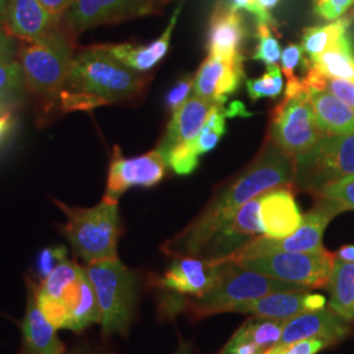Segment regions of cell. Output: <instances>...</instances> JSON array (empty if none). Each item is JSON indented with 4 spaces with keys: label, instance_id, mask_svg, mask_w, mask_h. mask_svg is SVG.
Here are the masks:
<instances>
[{
    "label": "cell",
    "instance_id": "obj_1",
    "mask_svg": "<svg viewBox=\"0 0 354 354\" xmlns=\"http://www.w3.org/2000/svg\"><path fill=\"white\" fill-rule=\"evenodd\" d=\"M292 159L270 140L252 165L221 190L200 216L176 238L167 241L168 256L203 257L212 241L226 228L241 206L266 190L292 185Z\"/></svg>",
    "mask_w": 354,
    "mask_h": 354
},
{
    "label": "cell",
    "instance_id": "obj_2",
    "mask_svg": "<svg viewBox=\"0 0 354 354\" xmlns=\"http://www.w3.org/2000/svg\"><path fill=\"white\" fill-rule=\"evenodd\" d=\"M38 306L57 329L80 332L100 323V310L86 268L66 260L50 274L35 282Z\"/></svg>",
    "mask_w": 354,
    "mask_h": 354
},
{
    "label": "cell",
    "instance_id": "obj_3",
    "mask_svg": "<svg viewBox=\"0 0 354 354\" xmlns=\"http://www.w3.org/2000/svg\"><path fill=\"white\" fill-rule=\"evenodd\" d=\"M145 86V76L117 61L100 45L76 55L62 89L87 95L106 105L138 96Z\"/></svg>",
    "mask_w": 354,
    "mask_h": 354
},
{
    "label": "cell",
    "instance_id": "obj_4",
    "mask_svg": "<svg viewBox=\"0 0 354 354\" xmlns=\"http://www.w3.org/2000/svg\"><path fill=\"white\" fill-rule=\"evenodd\" d=\"M310 290L304 286L270 279L256 270L241 266L232 259L222 260V273L214 286L198 298H184L178 304V313L187 306L197 319L221 313H234L241 306L256 301L276 291Z\"/></svg>",
    "mask_w": 354,
    "mask_h": 354
},
{
    "label": "cell",
    "instance_id": "obj_5",
    "mask_svg": "<svg viewBox=\"0 0 354 354\" xmlns=\"http://www.w3.org/2000/svg\"><path fill=\"white\" fill-rule=\"evenodd\" d=\"M67 216L64 238L87 264L118 259L117 247L122 232L118 203L102 198L93 207H75L53 200Z\"/></svg>",
    "mask_w": 354,
    "mask_h": 354
},
{
    "label": "cell",
    "instance_id": "obj_6",
    "mask_svg": "<svg viewBox=\"0 0 354 354\" xmlns=\"http://www.w3.org/2000/svg\"><path fill=\"white\" fill-rule=\"evenodd\" d=\"M86 273L93 286L100 310L102 335H127L138 297L137 274L118 259L87 264Z\"/></svg>",
    "mask_w": 354,
    "mask_h": 354
},
{
    "label": "cell",
    "instance_id": "obj_7",
    "mask_svg": "<svg viewBox=\"0 0 354 354\" xmlns=\"http://www.w3.org/2000/svg\"><path fill=\"white\" fill-rule=\"evenodd\" d=\"M324 136L302 79L295 76L288 80L285 97L272 112L269 140L294 160L310 151Z\"/></svg>",
    "mask_w": 354,
    "mask_h": 354
},
{
    "label": "cell",
    "instance_id": "obj_8",
    "mask_svg": "<svg viewBox=\"0 0 354 354\" xmlns=\"http://www.w3.org/2000/svg\"><path fill=\"white\" fill-rule=\"evenodd\" d=\"M73 41L59 26L19 50L26 87L45 97H55L64 88L73 64Z\"/></svg>",
    "mask_w": 354,
    "mask_h": 354
},
{
    "label": "cell",
    "instance_id": "obj_9",
    "mask_svg": "<svg viewBox=\"0 0 354 354\" xmlns=\"http://www.w3.org/2000/svg\"><path fill=\"white\" fill-rule=\"evenodd\" d=\"M354 175V133L324 136L292 160V187L317 196L327 185Z\"/></svg>",
    "mask_w": 354,
    "mask_h": 354
},
{
    "label": "cell",
    "instance_id": "obj_10",
    "mask_svg": "<svg viewBox=\"0 0 354 354\" xmlns=\"http://www.w3.org/2000/svg\"><path fill=\"white\" fill-rule=\"evenodd\" d=\"M340 203L317 196L315 205L304 215L301 226L294 234L285 239H270L266 236H257L235 253L232 260L239 261L252 259L272 252H317L326 250L323 245V235L329 222L336 215L344 213Z\"/></svg>",
    "mask_w": 354,
    "mask_h": 354
},
{
    "label": "cell",
    "instance_id": "obj_11",
    "mask_svg": "<svg viewBox=\"0 0 354 354\" xmlns=\"http://www.w3.org/2000/svg\"><path fill=\"white\" fill-rule=\"evenodd\" d=\"M333 261V253L323 250L317 252L266 253L236 263L270 279L314 290L327 286Z\"/></svg>",
    "mask_w": 354,
    "mask_h": 354
},
{
    "label": "cell",
    "instance_id": "obj_12",
    "mask_svg": "<svg viewBox=\"0 0 354 354\" xmlns=\"http://www.w3.org/2000/svg\"><path fill=\"white\" fill-rule=\"evenodd\" d=\"M222 273V260H206L196 256L174 257L172 264L155 285L168 295L162 302V313L174 315L184 298H198L210 290Z\"/></svg>",
    "mask_w": 354,
    "mask_h": 354
},
{
    "label": "cell",
    "instance_id": "obj_13",
    "mask_svg": "<svg viewBox=\"0 0 354 354\" xmlns=\"http://www.w3.org/2000/svg\"><path fill=\"white\" fill-rule=\"evenodd\" d=\"M165 155L159 149L136 158H125L118 146L112 153L104 200L118 203L130 188H151L165 176Z\"/></svg>",
    "mask_w": 354,
    "mask_h": 354
},
{
    "label": "cell",
    "instance_id": "obj_14",
    "mask_svg": "<svg viewBox=\"0 0 354 354\" xmlns=\"http://www.w3.org/2000/svg\"><path fill=\"white\" fill-rule=\"evenodd\" d=\"M146 15L151 13L136 0H74L61 16L59 26L73 37L89 28Z\"/></svg>",
    "mask_w": 354,
    "mask_h": 354
},
{
    "label": "cell",
    "instance_id": "obj_15",
    "mask_svg": "<svg viewBox=\"0 0 354 354\" xmlns=\"http://www.w3.org/2000/svg\"><path fill=\"white\" fill-rule=\"evenodd\" d=\"M243 64V54L235 58H219L209 54L194 75V95L212 104L223 105L241 86L244 77Z\"/></svg>",
    "mask_w": 354,
    "mask_h": 354
},
{
    "label": "cell",
    "instance_id": "obj_16",
    "mask_svg": "<svg viewBox=\"0 0 354 354\" xmlns=\"http://www.w3.org/2000/svg\"><path fill=\"white\" fill-rule=\"evenodd\" d=\"M351 333L349 320L340 317L329 306L315 311H304L285 322L277 345L307 339H323L329 345L337 344Z\"/></svg>",
    "mask_w": 354,
    "mask_h": 354
},
{
    "label": "cell",
    "instance_id": "obj_17",
    "mask_svg": "<svg viewBox=\"0 0 354 354\" xmlns=\"http://www.w3.org/2000/svg\"><path fill=\"white\" fill-rule=\"evenodd\" d=\"M301 213L292 185L266 190L260 196V221L263 235L270 239H285L301 226Z\"/></svg>",
    "mask_w": 354,
    "mask_h": 354
},
{
    "label": "cell",
    "instance_id": "obj_18",
    "mask_svg": "<svg viewBox=\"0 0 354 354\" xmlns=\"http://www.w3.org/2000/svg\"><path fill=\"white\" fill-rule=\"evenodd\" d=\"M313 290L276 291L252 302L238 306L234 313L252 314L254 317L289 320L304 311H315L327 306L324 295Z\"/></svg>",
    "mask_w": 354,
    "mask_h": 354
},
{
    "label": "cell",
    "instance_id": "obj_19",
    "mask_svg": "<svg viewBox=\"0 0 354 354\" xmlns=\"http://www.w3.org/2000/svg\"><path fill=\"white\" fill-rule=\"evenodd\" d=\"M57 328L39 308L33 279H28V304L21 322L23 345L20 354H64V342L57 336Z\"/></svg>",
    "mask_w": 354,
    "mask_h": 354
},
{
    "label": "cell",
    "instance_id": "obj_20",
    "mask_svg": "<svg viewBox=\"0 0 354 354\" xmlns=\"http://www.w3.org/2000/svg\"><path fill=\"white\" fill-rule=\"evenodd\" d=\"M4 26L15 37L32 42L59 28V17L39 0H10Z\"/></svg>",
    "mask_w": 354,
    "mask_h": 354
},
{
    "label": "cell",
    "instance_id": "obj_21",
    "mask_svg": "<svg viewBox=\"0 0 354 354\" xmlns=\"http://www.w3.org/2000/svg\"><path fill=\"white\" fill-rule=\"evenodd\" d=\"M214 105L196 95L190 96L189 100L172 114L165 137L158 149L165 155L175 147L193 143Z\"/></svg>",
    "mask_w": 354,
    "mask_h": 354
},
{
    "label": "cell",
    "instance_id": "obj_22",
    "mask_svg": "<svg viewBox=\"0 0 354 354\" xmlns=\"http://www.w3.org/2000/svg\"><path fill=\"white\" fill-rule=\"evenodd\" d=\"M181 8H183V0L177 6L163 35L147 45L115 44V45H102V46L111 55H113L117 61L125 64L129 68L137 73L150 71L165 58L169 50L171 38L176 26L178 15L181 12Z\"/></svg>",
    "mask_w": 354,
    "mask_h": 354
},
{
    "label": "cell",
    "instance_id": "obj_23",
    "mask_svg": "<svg viewBox=\"0 0 354 354\" xmlns=\"http://www.w3.org/2000/svg\"><path fill=\"white\" fill-rule=\"evenodd\" d=\"M245 38V26L236 10L219 3L210 17L209 54L219 58H235L241 55V48Z\"/></svg>",
    "mask_w": 354,
    "mask_h": 354
},
{
    "label": "cell",
    "instance_id": "obj_24",
    "mask_svg": "<svg viewBox=\"0 0 354 354\" xmlns=\"http://www.w3.org/2000/svg\"><path fill=\"white\" fill-rule=\"evenodd\" d=\"M308 99L317 125L326 136L354 133V111L324 89H308Z\"/></svg>",
    "mask_w": 354,
    "mask_h": 354
},
{
    "label": "cell",
    "instance_id": "obj_25",
    "mask_svg": "<svg viewBox=\"0 0 354 354\" xmlns=\"http://www.w3.org/2000/svg\"><path fill=\"white\" fill-rule=\"evenodd\" d=\"M311 68L320 75L354 83V48L348 33L311 59Z\"/></svg>",
    "mask_w": 354,
    "mask_h": 354
},
{
    "label": "cell",
    "instance_id": "obj_26",
    "mask_svg": "<svg viewBox=\"0 0 354 354\" xmlns=\"http://www.w3.org/2000/svg\"><path fill=\"white\" fill-rule=\"evenodd\" d=\"M328 306L346 320L354 319V263L335 260L328 283Z\"/></svg>",
    "mask_w": 354,
    "mask_h": 354
},
{
    "label": "cell",
    "instance_id": "obj_27",
    "mask_svg": "<svg viewBox=\"0 0 354 354\" xmlns=\"http://www.w3.org/2000/svg\"><path fill=\"white\" fill-rule=\"evenodd\" d=\"M243 111H244V106L239 102L232 104L228 109H225L223 105L215 104L203 125V130L193 142L197 155L201 156L206 152L214 150L215 146L218 145V142L226 131V118L232 117L235 114H243Z\"/></svg>",
    "mask_w": 354,
    "mask_h": 354
},
{
    "label": "cell",
    "instance_id": "obj_28",
    "mask_svg": "<svg viewBox=\"0 0 354 354\" xmlns=\"http://www.w3.org/2000/svg\"><path fill=\"white\" fill-rule=\"evenodd\" d=\"M351 24L349 19H337L324 26L306 28L302 33V49L308 55L310 61L317 58L323 51L328 50L342 36L348 33Z\"/></svg>",
    "mask_w": 354,
    "mask_h": 354
},
{
    "label": "cell",
    "instance_id": "obj_29",
    "mask_svg": "<svg viewBox=\"0 0 354 354\" xmlns=\"http://www.w3.org/2000/svg\"><path fill=\"white\" fill-rule=\"evenodd\" d=\"M285 322L286 320L254 317L247 320L239 330L257 345H260L264 351H268L269 348L279 344Z\"/></svg>",
    "mask_w": 354,
    "mask_h": 354
},
{
    "label": "cell",
    "instance_id": "obj_30",
    "mask_svg": "<svg viewBox=\"0 0 354 354\" xmlns=\"http://www.w3.org/2000/svg\"><path fill=\"white\" fill-rule=\"evenodd\" d=\"M304 87L308 89H324L335 95L337 99L349 105L354 111V83L342 79H332L327 76L320 75L313 68L307 71V74L302 77Z\"/></svg>",
    "mask_w": 354,
    "mask_h": 354
},
{
    "label": "cell",
    "instance_id": "obj_31",
    "mask_svg": "<svg viewBox=\"0 0 354 354\" xmlns=\"http://www.w3.org/2000/svg\"><path fill=\"white\" fill-rule=\"evenodd\" d=\"M247 92L252 102L263 97L276 99L283 91V80L279 64L268 66V71L261 77L247 80Z\"/></svg>",
    "mask_w": 354,
    "mask_h": 354
},
{
    "label": "cell",
    "instance_id": "obj_32",
    "mask_svg": "<svg viewBox=\"0 0 354 354\" xmlns=\"http://www.w3.org/2000/svg\"><path fill=\"white\" fill-rule=\"evenodd\" d=\"M257 37V48L253 54L252 59L260 61L268 66L279 64L281 61V45L277 38L273 36L272 30L268 24L259 23L256 29Z\"/></svg>",
    "mask_w": 354,
    "mask_h": 354
},
{
    "label": "cell",
    "instance_id": "obj_33",
    "mask_svg": "<svg viewBox=\"0 0 354 354\" xmlns=\"http://www.w3.org/2000/svg\"><path fill=\"white\" fill-rule=\"evenodd\" d=\"M23 83L26 82L20 64L15 61L0 64V106L21 89Z\"/></svg>",
    "mask_w": 354,
    "mask_h": 354
},
{
    "label": "cell",
    "instance_id": "obj_34",
    "mask_svg": "<svg viewBox=\"0 0 354 354\" xmlns=\"http://www.w3.org/2000/svg\"><path fill=\"white\" fill-rule=\"evenodd\" d=\"M317 196H323L340 203L345 212L354 210V175L342 177L329 184Z\"/></svg>",
    "mask_w": 354,
    "mask_h": 354
},
{
    "label": "cell",
    "instance_id": "obj_35",
    "mask_svg": "<svg viewBox=\"0 0 354 354\" xmlns=\"http://www.w3.org/2000/svg\"><path fill=\"white\" fill-rule=\"evenodd\" d=\"M67 259H68V252L64 245H54V247L44 248L41 252L38 253L36 266H35L38 282L46 279L57 266L62 264Z\"/></svg>",
    "mask_w": 354,
    "mask_h": 354
},
{
    "label": "cell",
    "instance_id": "obj_36",
    "mask_svg": "<svg viewBox=\"0 0 354 354\" xmlns=\"http://www.w3.org/2000/svg\"><path fill=\"white\" fill-rule=\"evenodd\" d=\"M302 66L304 71L311 68V61L304 58V51L301 45L289 44L281 55V70L286 76V79H292L295 75V70L298 66Z\"/></svg>",
    "mask_w": 354,
    "mask_h": 354
},
{
    "label": "cell",
    "instance_id": "obj_37",
    "mask_svg": "<svg viewBox=\"0 0 354 354\" xmlns=\"http://www.w3.org/2000/svg\"><path fill=\"white\" fill-rule=\"evenodd\" d=\"M329 346L323 339H307L286 345H274L263 354H317Z\"/></svg>",
    "mask_w": 354,
    "mask_h": 354
},
{
    "label": "cell",
    "instance_id": "obj_38",
    "mask_svg": "<svg viewBox=\"0 0 354 354\" xmlns=\"http://www.w3.org/2000/svg\"><path fill=\"white\" fill-rule=\"evenodd\" d=\"M194 76H187L178 80L172 88L168 91L165 96V105L167 109L174 114L177 109H180L185 102L189 100L190 93L193 91Z\"/></svg>",
    "mask_w": 354,
    "mask_h": 354
},
{
    "label": "cell",
    "instance_id": "obj_39",
    "mask_svg": "<svg viewBox=\"0 0 354 354\" xmlns=\"http://www.w3.org/2000/svg\"><path fill=\"white\" fill-rule=\"evenodd\" d=\"M354 4V0H315L314 11L324 20L340 19Z\"/></svg>",
    "mask_w": 354,
    "mask_h": 354
},
{
    "label": "cell",
    "instance_id": "obj_40",
    "mask_svg": "<svg viewBox=\"0 0 354 354\" xmlns=\"http://www.w3.org/2000/svg\"><path fill=\"white\" fill-rule=\"evenodd\" d=\"M264 352L260 345L238 329L219 354H263Z\"/></svg>",
    "mask_w": 354,
    "mask_h": 354
},
{
    "label": "cell",
    "instance_id": "obj_41",
    "mask_svg": "<svg viewBox=\"0 0 354 354\" xmlns=\"http://www.w3.org/2000/svg\"><path fill=\"white\" fill-rule=\"evenodd\" d=\"M17 45L16 37L7 29V26L0 23V64L12 62L16 55Z\"/></svg>",
    "mask_w": 354,
    "mask_h": 354
},
{
    "label": "cell",
    "instance_id": "obj_42",
    "mask_svg": "<svg viewBox=\"0 0 354 354\" xmlns=\"http://www.w3.org/2000/svg\"><path fill=\"white\" fill-rule=\"evenodd\" d=\"M281 0H253V4L257 8V20L269 26H277V21L273 19L270 10H273Z\"/></svg>",
    "mask_w": 354,
    "mask_h": 354
},
{
    "label": "cell",
    "instance_id": "obj_43",
    "mask_svg": "<svg viewBox=\"0 0 354 354\" xmlns=\"http://www.w3.org/2000/svg\"><path fill=\"white\" fill-rule=\"evenodd\" d=\"M54 16L59 17L64 15V11L71 6L74 0H39Z\"/></svg>",
    "mask_w": 354,
    "mask_h": 354
},
{
    "label": "cell",
    "instance_id": "obj_44",
    "mask_svg": "<svg viewBox=\"0 0 354 354\" xmlns=\"http://www.w3.org/2000/svg\"><path fill=\"white\" fill-rule=\"evenodd\" d=\"M333 257H335V260L354 263V244L342 245L337 252L333 253Z\"/></svg>",
    "mask_w": 354,
    "mask_h": 354
},
{
    "label": "cell",
    "instance_id": "obj_45",
    "mask_svg": "<svg viewBox=\"0 0 354 354\" xmlns=\"http://www.w3.org/2000/svg\"><path fill=\"white\" fill-rule=\"evenodd\" d=\"M230 7L236 10V11L238 10H245L248 12L253 13L257 17V8L253 4V0H231Z\"/></svg>",
    "mask_w": 354,
    "mask_h": 354
},
{
    "label": "cell",
    "instance_id": "obj_46",
    "mask_svg": "<svg viewBox=\"0 0 354 354\" xmlns=\"http://www.w3.org/2000/svg\"><path fill=\"white\" fill-rule=\"evenodd\" d=\"M64 354H112L102 351L100 348H95V346H91L88 344H84V345H79L74 349H71L70 352L66 351Z\"/></svg>",
    "mask_w": 354,
    "mask_h": 354
},
{
    "label": "cell",
    "instance_id": "obj_47",
    "mask_svg": "<svg viewBox=\"0 0 354 354\" xmlns=\"http://www.w3.org/2000/svg\"><path fill=\"white\" fill-rule=\"evenodd\" d=\"M12 122V114L10 112H6L0 115V140H3V137L10 131Z\"/></svg>",
    "mask_w": 354,
    "mask_h": 354
},
{
    "label": "cell",
    "instance_id": "obj_48",
    "mask_svg": "<svg viewBox=\"0 0 354 354\" xmlns=\"http://www.w3.org/2000/svg\"><path fill=\"white\" fill-rule=\"evenodd\" d=\"M136 1L140 3V6H143L146 10H149L150 13H155L159 10L160 6H165L171 0H136Z\"/></svg>",
    "mask_w": 354,
    "mask_h": 354
},
{
    "label": "cell",
    "instance_id": "obj_49",
    "mask_svg": "<svg viewBox=\"0 0 354 354\" xmlns=\"http://www.w3.org/2000/svg\"><path fill=\"white\" fill-rule=\"evenodd\" d=\"M172 354H196L194 349H193V345L188 342H184L181 340L178 346H177L176 351Z\"/></svg>",
    "mask_w": 354,
    "mask_h": 354
},
{
    "label": "cell",
    "instance_id": "obj_50",
    "mask_svg": "<svg viewBox=\"0 0 354 354\" xmlns=\"http://www.w3.org/2000/svg\"><path fill=\"white\" fill-rule=\"evenodd\" d=\"M8 6H10V0H0V23L4 24L6 23V17L8 12Z\"/></svg>",
    "mask_w": 354,
    "mask_h": 354
},
{
    "label": "cell",
    "instance_id": "obj_51",
    "mask_svg": "<svg viewBox=\"0 0 354 354\" xmlns=\"http://www.w3.org/2000/svg\"><path fill=\"white\" fill-rule=\"evenodd\" d=\"M4 113H6V109H4V106H0V115Z\"/></svg>",
    "mask_w": 354,
    "mask_h": 354
}]
</instances>
